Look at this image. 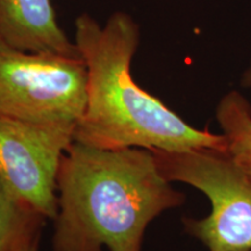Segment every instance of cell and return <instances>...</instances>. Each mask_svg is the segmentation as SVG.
<instances>
[{
  "label": "cell",
  "mask_w": 251,
  "mask_h": 251,
  "mask_svg": "<svg viewBox=\"0 0 251 251\" xmlns=\"http://www.w3.org/2000/svg\"><path fill=\"white\" fill-rule=\"evenodd\" d=\"M54 251H142L152 220L185 202L144 148L76 142L62 157Z\"/></svg>",
  "instance_id": "obj_1"
},
{
  "label": "cell",
  "mask_w": 251,
  "mask_h": 251,
  "mask_svg": "<svg viewBox=\"0 0 251 251\" xmlns=\"http://www.w3.org/2000/svg\"><path fill=\"white\" fill-rule=\"evenodd\" d=\"M75 27L86 67V102L75 128L76 142L101 149L228 151L224 134L192 127L134 80L140 27L129 14L115 12L103 24L81 14Z\"/></svg>",
  "instance_id": "obj_2"
},
{
  "label": "cell",
  "mask_w": 251,
  "mask_h": 251,
  "mask_svg": "<svg viewBox=\"0 0 251 251\" xmlns=\"http://www.w3.org/2000/svg\"><path fill=\"white\" fill-rule=\"evenodd\" d=\"M151 151L165 179L190 185L211 201L206 218L183 220L185 230L208 251H251V181L228 151Z\"/></svg>",
  "instance_id": "obj_3"
},
{
  "label": "cell",
  "mask_w": 251,
  "mask_h": 251,
  "mask_svg": "<svg viewBox=\"0 0 251 251\" xmlns=\"http://www.w3.org/2000/svg\"><path fill=\"white\" fill-rule=\"evenodd\" d=\"M85 102L80 56L28 52L0 41V118L77 125Z\"/></svg>",
  "instance_id": "obj_4"
},
{
  "label": "cell",
  "mask_w": 251,
  "mask_h": 251,
  "mask_svg": "<svg viewBox=\"0 0 251 251\" xmlns=\"http://www.w3.org/2000/svg\"><path fill=\"white\" fill-rule=\"evenodd\" d=\"M76 125L0 118V181L12 196L46 220L58 212L62 157Z\"/></svg>",
  "instance_id": "obj_5"
},
{
  "label": "cell",
  "mask_w": 251,
  "mask_h": 251,
  "mask_svg": "<svg viewBox=\"0 0 251 251\" xmlns=\"http://www.w3.org/2000/svg\"><path fill=\"white\" fill-rule=\"evenodd\" d=\"M0 41L28 52L80 56L58 25L51 0H0Z\"/></svg>",
  "instance_id": "obj_6"
},
{
  "label": "cell",
  "mask_w": 251,
  "mask_h": 251,
  "mask_svg": "<svg viewBox=\"0 0 251 251\" xmlns=\"http://www.w3.org/2000/svg\"><path fill=\"white\" fill-rule=\"evenodd\" d=\"M215 117L227 139L229 156L251 181V103L233 90L219 101Z\"/></svg>",
  "instance_id": "obj_7"
},
{
  "label": "cell",
  "mask_w": 251,
  "mask_h": 251,
  "mask_svg": "<svg viewBox=\"0 0 251 251\" xmlns=\"http://www.w3.org/2000/svg\"><path fill=\"white\" fill-rule=\"evenodd\" d=\"M46 219L12 196L0 181V251H25L40 243Z\"/></svg>",
  "instance_id": "obj_8"
},
{
  "label": "cell",
  "mask_w": 251,
  "mask_h": 251,
  "mask_svg": "<svg viewBox=\"0 0 251 251\" xmlns=\"http://www.w3.org/2000/svg\"><path fill=\"white\" fill-rule=\"evenodd\" d=\"M240 85L244 89H251V61L240 78Z\"/></svg>",
  "instance_id": "obj_9"
},
{
  "label": "cell",
  "mask_w": 251,
  "mask_h": 251,
  "mask_svg": "<svg viewBox=\"0 0 251 251\" xmlns=\"http://www.w3.org/2000/svg\"><path fill=\"white\" fill-rule=\"evenodd\" d=\"M37 249H39V244H34V246L29 247L28 249H26L25 251H37Z\"/></svg>",
  "instance_id": "obj_10"
}]
</instances>
